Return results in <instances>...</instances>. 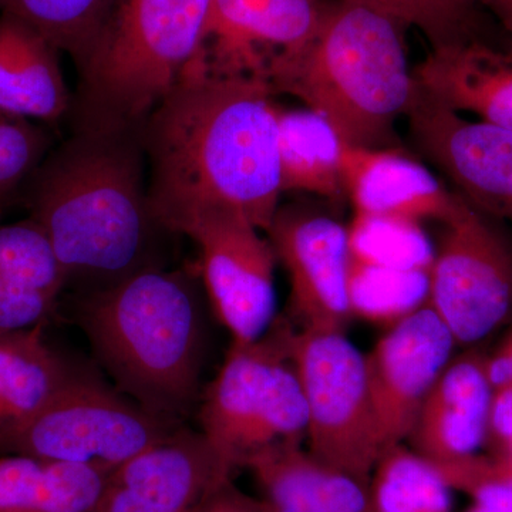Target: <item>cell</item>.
I'll list each match as a JSON object with an SVG mask.
<instances>
[{
  "instance_id": "30bf717a",
  "label": "cell",
  "mask_w": 512,
  "mask_h": 512,
  "mask_svg": "<svg viewBox=\"0 0 512 512\" xmlns=\"http://www.w3.org/2000/svg\"><path fill=\"white\" fill-rule=\"evenodd\" d=\"M244 215L210 210L177 225L200 251L202 284L232 345L255 342L275 320V264L269 239Z\"/></svg>"
},
{
  "instance_id": "f546056e",
  "label": "cell",
  "mask_w": 512,
  "mask_h": 512,
  "mask_svg": "<svg viewBox=\"0 0 512 512\" xmlns=\"http://www.w3.org/2000/svg\"><path fill=\"white\" fill-rule=\"evenodd\" d=\"M53 146L52 127L0 113V217L19 204L26 181Z\"/></svg>"
},
{
  "instance_id": "3957f363",
  "label": "cell",
  "mask_w": 512,
  "mask_h": 512,
  "mask_svg": "<svg viewBox=\"0 0 512 512\" xmlns=\"http://www.w3.org/2000/svg\"><path fill=\"white\" fill-rule=\"evenodd\" d=\"M77 318L119 392L165 423L188 413L200 392L204 348L190 272L147 269L84 292Z\"/></svg>"
},
{
  "instance_id": "d4e9b609",
  "label": "cell",
  "mask_w": 512,
  "mask_h": 512,
  "mask_svg": "<svg viewBox=\"0 0 512 512\" xmlns=\"http://www.w3.org/2000/svg\"><path fill=\"white\" fill-rule=\"evenodd\" d=\"M348 288L353 318L390 328L429 302L430 271L387 268L350 258Z\"/></svg>"
},
{
  "instance_id": "cb8c5ba5",
  "label": "cell",
  "mask_w": 512,
  "mask_h": 512,
  "mask_svg": "<svg viewBox=\"0 0 512 512\" xmlns=\"http://www.w3.org/2000/svg\"><path fill=\"white\" fill-rule=\"evenodd\" d=\"M369 487L379 512H453L439 470L404 443L384 451Z\"/></svg>"
},
{
  "instance_id": "d590c367",
  "label": "cell",
  "mask_w": 512,
  "mask_h": 512,
  "mask_svg": "<svg viewBox=\"0 0 512 512\" xmlns=\"http://www.w3.org/2000/svg\"><path fill=\"white\" fill-rule=\"evenodd\" d=\"M478 3L494 13L512 39V0H478Z\"/></svg>"
},
{
  "instance_id": "484cf974",
  "label": "cell",
  "mask_w": 512,
  "mask_h": 512,
  "mask_svg": "<svg viewBox=\"0 0 512 512\" xmlns=\"http://www.w3.org/2000/svg\"><path fill=\"white\" fill-rule=\"evenodd\" d=\"M110 0H0V13L25 20L72 57L79 70L86 62Z\"/></svg>"
},
{
  "instance_id": "d6986e66",
  "label": "cell",
  "mask_w": 512,
  "mask_h": 512,
  "mask_svg": "<svg viewBox=\"0 0 512 512\" xmlns=\"http://www.w3.org/2000/svg\"><path fill=\"white\" fill-rule=\"evenodd\" d=\"M244 468L268 512H379L367 481L328 466L303 444L268 448Z\"/></svg>"
},
{
  "instance_id": "52a82bcc",
  "label": "cell",
  "mask_w": 512,
  "mask_h": 512,
  "mask_svg": "<svg viewBox=\"0 0 512 512\" xmlns=\"http://www.w3.org/2000/svg\"><path fill=\"white\" fill-rule=\"evenodd\" d=\"M174 427L96 377L74 372L32 419L0 443V456L19 454L109 476Z\"/></svg>"
},
{
  "instance_id": "9c48e42d",
  "label": "cell",
  "mask_w": 512,
  "mask_h": 512,
  "mask_svg": "<svg viewBox=\"0 0 512 512\" xmlns=\"http://www.w3.org/2000/svg\"><path fill=\"white\" fill-rule=\"evenodd\" d=\"M444 227L427 303L457 346L476 348L512 319V245L467 201Z\"/></svg>"
},
{
  "instance_id": "ffe728a7",
  "label": "cell",
  "mask_w": 512,
  "mask_h": 512,
  "mask_svg": "<svg viewBox=\"0 0 512 512\" xmlns=\"http://www.w3.org/2000/svg\"><path fill=\"white\" fill-rule=\"evenodd\" d=\"M59 53L25 20L0 13V113L52 128L66 121L72 93Z\"/></svg>"
},
{
  "instance_id": "ac0fdd59",
  "label": "cell",
  "mask_w": 512,
  "mask_h": 512,
  "mask_svg": "<svg viewBox=\"0 0 512 512\" xmlns=\"http://www.w3.org/2000/svg\"><path fill=\"white\" fill-rule=\"evenodd\" d=\"M424 96L512 131V52L480 40L431 50L413 70Z\"/></svg>"
},
{
  "instance_id": "e0dca14e",
  "label": "cell",
  "mask_w": 512,
  "mask_h": 512,
  "mask_svg": "<svg viewBox=\"0 0 512 512\" xmlns=\"http://www.w3.org/2000/svg\"><path fill=\"white\" fill-rule=\"evenodd\" d=\"M343 190L355 214L377 217L450 221L463 207L419 161L392 148H362L345 143Z\"/></svg>"
},
{
  "instance_id": "9a60e30c",
  "label": "cell",
  "mask_w": 512,
  "mask_h": 512,
  "mask_svg": "<svg viewBox=\"0 0 512 512\" xmlns=\"http://www.w3.org/2000/svg\"><path fill=\"white\" fill-rule=\"evenodd\" d=\"M456 348L453 333L426 303L390 326L365 355L370 394L386 450L406 443L427 394Z\"/></svg>"
},
{
  "instance_id": "8992f818",
  "label": "cell",
  "mask_w": 512,
  "mask_h": 512,
  "mask_svg": "<svg viewBox=\"0 0 512 512\" xmlns=\"http://www.w3.org/2000/svg\"><path fill=\"white\" fill-rule=\"evenodd\" d=\"M292 320L275 318L255 342L231 345L202 396L201 433L234 468L268 448L303 444L308 406L292 362Z\"/></svg>"
},
{
  "instance_id": "e575fe53",
  "label": "cell",
  "mask_w": 512,
  "mask_h": 512,
  "mask_svg": "<svg viewBox=\"0 0 512 512\" xmlns=\"http://www.w3.org/2000/svg\"><path fill=\"white\" fill-rule=\"evenodd\" d=\"M485 366L493 390L512 384V329L498 348L485 356Z\"/></svg>"
},
{
  "instance_id": "d6a6232c",
  "label": "cell",
  "mask_w": 512,
  "mask_h": 512,
  "mask_svg": "<svg viewBox=\"0 0 512 512\" xmlns=\"http://www.w3.org/2000/svg\"><path fill=\"white\" fill-rule=\"evenodd\" d=\"M484 448L494 456H508L512 448V384L493 390Z\"/></svg>"
},
{
  "instance_id": "7a4b0ae2",
  "label": "cell",
  "mask_w": 512,
  "mask_h": 512,
  "mask_svg": "<svg viewBox=\"0 0 512 512\" xmlns=\"http://www.w3.org/2000/svg\"><path fill=\"white\" fill-rule=\"evenodd\" d=\"M19 204L49 239L66 288L97 291L167 266L163 248L174 234L151 210L141 128L70 131L30 175Z\"/></svg>"
},
{
  "instance_id": "2e32d148",
  "label": "cell",
  "mask_w": 512,
  "mask_h": 512,
  "mask_svg": "<svg viewBox=\"0 0 512 512\" xmlns=\"http://www.w3.org/2000/svg\"><path fill=\"white\" fill-rule=\"evenodd\" d=\"M477 348L450 360L423 406L406 443L434 466L474 456L484 447L493 386Z\"/></svg>"
},
{
  "instance_id": "5b68a950",
  "label": "cell",
  "mask_w": 512,
  "mask_h": 512,
  "mask_svg": "<svg viewBox=\"0 0 512 512\" xmlns=\"http://www.w3.org/2000/svg\"><path fill=\"white\" fill-rule=\"evenodd\" d=\"M211 0H110L77 70L70 131L140 130L200 50Z\"/></svg>"
},
{
  "instance_id": "8d00e7d4",
  "label": "cell",
  "mask_w": 512,
  "mask_h": 512,
  "mask_svg": "<svg viewBox=\"0 0 512 512\" xmlns=\"http://www.w3.org/2000/svg\"><path fill=\"white\" fill-rule=\"evenodd\" d=\"M466 512H490L487 510H484V508L478 507V505H471L470 508Z\"/></svg>"
},
{
  "instance_id": "4dcf8cb0",
  "label": "cell",
  "mask_w": 512,
  "mask_h": 512,
  "mask_svg": "<svg viewBox=\"0 0 512 512\" xmlns=\"http://www.w3.org/2000/svg\"><path fill=\"white\" fill-rule=\"evenodd\" d=\"M434 467L451 491L468 495L474 505L490 512H512L511 457L477 453Z\"/></svg>"
},
{
  "instance_id": "277c9868",
  "label": "cell",
  "mask_w": 512,
  "mask_h": 512,
  "mask_svg": "<svg viewBox=\"0 0 512 512\" xmlns=\"http://www.w3.org/2000/svg\"><path fill=\"white\" fill-rule=\"evenodd\" d=\"M397 20L348 0L323 2L315 35L269 74L274 93L291 94L329 121L348 146L389 148L394 124L419 96Z\"/></svg>"
},
{
  "instance_id": "1f68e13d",
  "label": "cell",
  "mask_w": 512,
  "mask_h": 512,
  "mask_svg": "<svg viewBox=\"0 0 512 512\" xmlns=\"http://www.w3.org/2000/svg\"><path fill=\"white\" fill-rule=\"evenodd\" d=\"M56 296L0 276V330L35 328L52 315Z\"/></svg>"
},
{
  "instance_id": "4fadbf2b",
  "label": "cell",
  "mask_w": 512,
  "mask_h": 512,
  "mask_svg": "<svg viewBox=\"0 0 512 512\" xmlns=\"http://www.w3.org/2000/svg\"><path fill=\"white\" fill-rule=\"evenodd\" d=\"M234 473L201 431L174 427L111 471L93 512H197Z\"/></svg>"
},
{
  "instance_id": "ba28073f",
  "label": "cell",
  "mask_w": 512,
  "mask_h": 512,
  "mask_svg": "<svg viewBox=\"0 0 512 512\" xmlns=\"http://www.w3.org/2000/svg\"><path fill=\"white\" fill-rule=\"evenodd\" d=\"M292 362L308 406V451L369 483L383 456L365 355L345 333L295 330Z\"/></svg>"
},
{
  "instance_id": "6da1fadb",
  "label": "cell",
  "mask_w": 512,
  "mask_h": 512,
  "mask_svg": "<svg viewBox=\"0 0 512 512\" xmlns=\"http://www.w3.org/2000/svg\"><path fill=\"white\" fill-rule=\"evenodd\" d=\"M274 94L264 80L190 66L150 114L141 128L148 198L168 231L210 210L268 231L284 194Z\"/></svg>"
},
{
  "instance_id": "7c38bea8",
  "label": "cell",
  "mask_w": 512,
  "mask_h": 512,
  "mask_svg": "<svg viewBox=\"0 0 512 512\" xmlns=\"http://www.w3.org/2000/svg\"><path fill=\"white\" fill-rule=\"evenodd\" d=\"M322 8L323 0H211L191 66L268 83L276 64L298 55L315 35Z\"/></svg>"
},
{
  "instance_id": "836d02e7",
  "label": "cell",
  "mask_w": 512,
  "mask_h": 512,
  "mask_svg": "<svg viewBox=\"0 0 512 512\" xmlns=\"http://www.w3.org/2000/svg\"><path fill=\"white\" fill-rule=\"evenodd\" d=\"M197 512H268L261 498L239 490L234 480L221 485Z\"/></svg>"
},
{
  "instance_id": "44dd1931",
  "label": "cell",
  "mask_w": 512,
  "mask_h": 512,
  "mask_svg": "<svg viewBox=\"0 0 512 512\" xmlns=\"http://www.w3.org/2000/svg\"><path fill=\"white\" fill-rule=\"evenodd\" d=\"M43 330L45 323L0 330V443L32 419L74 373Z\"/></svg>"
},
{
  "instance_id": "7402d4cb",
  "label": "cell",
  "mask_w": 512,
  "mask_h": 512,
  "mask_svg": "<svg viewBox=\"0 0 512 512\" xmlns=\"http://www.w3.org/2000/svg\"><path fill=\"white\" fill-rule=\"evenodd\" d=\"M282 192L296 191L339 201L345 195L342 156L345 141L315 111L276 106Z\"/></svg>"
},
{
  "instance_id": "603a6c76",
  "label": "cell",
  "mask_w": 512,
  "mask_h": 512,
  "mask_svg": "<svg viewBox=\"0 0 512 512\" xmlns=\"http://www.w3.org/2000/svg\"><path fill=\"white\" fill-rule=\"evenodd\" d=\"M106 477L93 468L0 456V512H93Z\"/></svg>"
},
{
  "instance_id": "4316f807",
  "label": "cell",
  "mask_w": 512,
  "mask_h": 512,
  "mask_svg": "<svg viewBox=\"0 0 512 512\" xmlns=\"http://www.w3.org/2000/svg\"><path fill=\"white\" fill-rule=\"evenodd\" d=\"M350 258L363 264L430 271L434 251L420 222L355 214L348 228Z\"/></svg>"
},
{
  "instance_id": "74e56055",
  "label": "cell",
  "mask_w": 512,
  "mask_h": 512,
  "mask_svg": "<svg viewBox=\"0 0 512 512\" xmlns=\"http://www.w3.org/2000/svg\"><path fill=\"white\" fill-rule=\"evenodd\" d=\"M505 457H511L512 458V448H511L510 454H508V456H505Z\"/></svg>"
},
{
  "instance_id": "83f0119b",
  "label": "cell",
  "mask_w": 512,
  "mask_h": 512,
  "mask_svg": "<svg viewBox=\"0 0 512 512\" xmlns=\"http://www.w3.org/2000/svg\"><path fill=\"white\" fill-rule=\"evenodd\" d=\"M392 16L403 28L420 30L431 50L476 40L478 0H348Z\"/></svg>"
},
{
  "instance_id": "f1b7e54d",
  "label": "cell",
  "mask_w": 512,
  "mask_h": 512,
  "mask_svg": "<svg viewBox=\"0 0 512 512\" xmlns=\"http://www.w3.org/2000/svg\"><path fill=\"white\" fill-rule=\"evenodd\" d=\"M0 276L56 298L66 289L62 268L49 239L30 218L15 224H0Z\"/></svg>"
},
{
  "instance_id": "8fae6325",
  "label": "cell",
  "mask_w": 512,
  "mask_h": 512,
  "mask_svg": "<svg viewBox=\"0 0 512 512\" xmlns=\"http://www.w3.org/2000/svg\"><path fill=\"white\" fill-rule=\"evenodd\" d=\"M266 234L288 272L291 312L299 329L345 333L353 319L348 228L322 212L291 204L279 205Z\"/></svg>"
},
{
  "instance_id": "5bb4252c",
  "label": "cell",
  "mask_w": 512,
  "mask_h": 512,
  "mask_svg": "<svg viewBox=\"0 0 512 512\" xmlns=\"http://www.w3.org/2000/svg\"><path fill=\"white\" fill-rule=\"evenodd\" d=\"M407 117L414 143L458 195L481 214L512 222V131L468 120L421 92Z\"/></svg>"
}]
</instances>
